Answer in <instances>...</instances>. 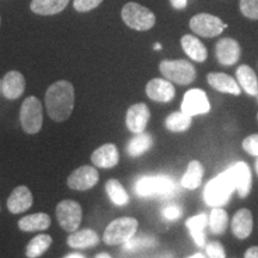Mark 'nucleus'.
Instances as JSON below:
<instances>
[{"instance_id": "1", "label": "nucleus", "mask_w": 258, "mask_h": 258, "mask_svg": "<svg viewBox=\"0 0 258 258\" xmlns=\"http://www.w3.org/2000/svg\"><path fill=\"white\" fill-rule=\"evenodd\" d=\"M46 105L53 121H66L74 108V88L67 80H59L49 86L46 92Z\"/></svg>"}, {"instance_id": "2", "label": "nucleus", "mask_w": 258, "mask_h": 258, "mask_svg": "<svg viewBox=\"0 0 258 258\" xmlns=\"http://www.w3.org/2000/svg\"><path fill=\"white\" fill-rule=\"evenodd\" d=\"M234 190L235 184L227 169L207 183L203 190V200L209 207H222L231 199Z\"/></svg>"}, {"instance_id": "3", "label": "nucleus", "mask_w": 258, "mask_h": 258, "mask_svg": "<svg viewBox=\"0 0 258 258\" xmlns=\"http://www.w3.org/2000/svg\"><path fill=\"white\" fill-rule=\"evenodd\" d=\"M138 220L134 218H118L105 228L103 240L106 245L124 244L133 238L138 230Z\"/></svg>"}, {"instance_id": "4", "label": "nucleus", "mask_w": 258, "mask_h": 258, "mask_svg": "<svg viewBox=\"0 0 258 258\" xmlns=\"http://www.w3.org/2000/svg\"><path fill=\"white\" fill-rule=\"evenodd\" d=\"M122 19L129 28L138 31H147L156 24V16L153 12L137 3H128L123 6Z\"/></svg>"}, {"instance_id": "5", "label": "nucleus", "mask_w": 258, "mask_h": 258, "mask_svg": "<svg viewBox=\"0 0 258 258\" xmlns=\"http://www.w3.org/2000/svg\"><path fill=\"white\" fill-rule=\"evenodd\" d=\"M159 70L169 82L178 85H189L196 77L195 67L186 60H164L159 64Z\"/></svg>"}, {"instance_id": "6", "label": "nucleus", "mask_w": 258, "mask_h": 258, "mask_svg": "<svg viewBox=\"0 0 258 258\" xmlns=\"http://www.w3.org/2000/svg\"><path fill=\"white\" fill-rule=\"evenodd\" d=\"M21 123L27 134L34 135L41 131L43 123V110L42 104L36 97L30 96L23 102L21 108Z\"/></svg>"}, {"instance_id": "7", "label": "nucleus", "mask_w": 258, "mask_h": 258, "mask_svg": "<svg viewBox=\"0 0 258 258\" xmlns=\"http://www.w3.org/2000/svg\"><path fill=\"white\" fill-rule=\"evenodd\" d=\"M175 190V183L166 176H145L135 184V192L141 198L166 196Z\"/></svg>"}, {"instance_id": "8", "label": "nucleus", "mask_w": 258, "mask_h": 258, "mask_svg": "<svg viewBox=\"0 0 258 258\" xmlns=\"http://www.w3.org/2000/svg\"><path fill=\"white\" fill-rule=\"evenodd\" d=\"M56 218L61 227L67 232H76L83 218L82 206L73 200H63L56 206Z\"/></svg>"}, {"instance_id": "9", "label": "nucleus", "mask_w": 258, "mask_h": 258, "mask_svg": "<svg viewBox=\"0 0 258 258\" xmlns=\"http://www.w3.org/2000/svg\"><path fill=\"white\" fill-rule=\"evenodd\" d=\"M189 24L191 30L202 37L219 36L224 31V29L227 28V24L222 23L220 18L208 14H200L194 16L190 19Z\"/></svg>"}, {"instance_id": "10", "label": "nucleus", "mask_w": 258, "mask_h": 258, "mask_svg": "<svg viewBox=\"0 0 258 258\" xmlns=\"http://www.w3.org/2000/svg\"><path fill=\"white\" fill-rule=\"evenodd\" d=\"M209 110H211V103L208 101V97L203 90L200 89L189 90L180 104V111L191 117L196 115L207 114Z\"/></svg>"}, {"instance_id": "11", "label": "nucleus", "mask_w": 258, "mask_h": 258, "mask_svg": "<svg viewBox=\"0 0 258 258\" xmlns=\"http://www.w3.org/2000/svg\"><path fill=\"white\" fill-rule=\"evenodd\" d=\"M99 179L98 171L93 166L84 165L78 167L71 173L67 178V184L71 189L79 190V191H85L93 188Z\"/></svg>"}, {"instance_id": "12", "label": "nucleus", "mask_w": 258, "mask_h": 258, "mask_svg": "<svg viewBox=\"0 0 258 258\" xmlns=\"http://www.w3.org/2000/svg\"><path fill=\"white\" fill-rule=\"evenodd\" d=\"M232 178L235 184V190L238 191L239 198L245 199L251 191V184H252V175L249 165L244 161H238L228 167Z\"/></svg>"}, {"instance_id": "13", "label": "nucleus", "mask_w": 258, "mask_h": 258, "mask_svg": "<svg viewBox=\"0 0 258 258\" xmlns=\"http://www.w3.org/2000/svg\"><path fill=\"white\" fill-rule=\"evenodd\" d=\"M150 117L151 112L148 106L144 103H138L128 109L127 115H125V124L132 133L140 134L145 132Z\"/></svg>"}, {"instance_id": "14", "label": "nucleus", "mask_w": 258, "mask_h": 258, "mask_svg": "<svg viewBox=\"0 0 258 258\" xmlns=\"http://www.w3.org/2000/svg\"><path fill=\"white\" fill-rule=\"evenodd\" d=\"M240 53L239 43L230 37L221 38L215 47L217 59L224 66H232V64L237 63L240 57Z\"/></svg>"}, {"instance_id": "15", "label": "nucleus", "mask_w": 258, "mask_h": 258, "mask_svg": "<svg viewBox=\"0 0 258 258\" xmlns=\"http://www.w3.org/2000/svg\"><path fill=\"white\" fill-rule=\"evenodd\" d=\"M146 93L152 101L167 103L175 97V88L167 79L154 78L146 85Z\"/></svg>"}, {"instance_id": "16", "label": "nucleus", "mask_w": 258, "mask_h": 258, "mask_svg": "<svg viewBox=\"0 0 258 258\" xmlns=\"http://www.w3.org/2000/svg\"><path fill=\"white\" fill-rule=\"evenodd\" d=\"M25 79L18 71H10L2 79V93L8 99H17L23 95Z\"/></svg>"}, {"instance_id": "17", "label": "nucleus", "mask_w": 258, "mask_h": 258, "mask_svg": "<svg viewBox=\"0 0 258 258\" xmlns=\"http://www.w3.org/2000/svg\"><path fill=\"white\" fill-rule=\"evenodd\" d=\"M32 202H34V199H32L30 189L25 185H19L10 195L8 209L12 214H21L31 207Z\"/></svg>"}, {"instance_id": "18", "label": "nucleus", "mask_w": 258, "mask_h": 258, "mask_svg": "<svg viewBox=\"0 0 258 258\" xmlns=\"http://www.w3.org/2000/svg\"><path fill=\"white\" fill-rule=\"evenodd\" d=\"M118 160H120V154H118L117 148L114 144L102 145L91 156L93 165L102 167V169H111V167L117 165Z\"/></svg>"}, {"instance_id": "19", "label": "nucleus", "mask_w": 258, "mask_h": 258, "mask_svg": "<svg viewBox=\"0 0 258 258\" xmlns=\"http://www.w3.org/2000/svg\"><path fill=\"white\" fill-rule=\"evenodd\" d=\"M252 214L249 209H240L234 214L231 222L232 232L238 239H246L252 232Z\"/></svg>"}, {"instance_id": "20", "label": "nucleus", "mask_w": 258, "mask_h": 258, "mask_svg": "<svg viewBox=\"0 0 258 258\" xmlns=\"http://www.w3.org/2000/svg\"><path fill=\"white\" fill-rule=\"evenodd\" d=\"M208 84L213 89H215L219 92L230 93V95L238 96L240 95V86L232 77L225 73H209L207 76Z\"/></svg>"}, {"instance_id": "21", "label": "nucleus", "mask_w": 258, "mask_h": 258, "mask_svg": "<svg viewBox=\"0 0 258 258\" xmlns=\"http://www.w3.org/2000/svg\"><path fill=\"white\" fill-rule=\"evenodd\" d=\"M180 44H182V48L184 49L186 55L196 62H203L207 59V48L198 37L192 36V35H184L180 38Z\"/></svg>"}, {"instance_id": "22", "label": "nucleus", "mask_w": 258, "mask_h": 258, "mask_svg": "<svg viewBox=\"0 0 258 258\" xmlns=\"http://www.w3.org/2000/svg\"><path fill=\"white\" fill-rule=\"evenodd\" d=\"M99 243L98 234L93 230L85 228L82 231H76L67 238V244L73 249H88L96 246Z\"/></svg>"}, {"instance_id": "23", "label": "nucleus", "mask_w": 258, "mask_h": 258, "mask_svg": "<svg viewBox=\"0 0 258 258\" xmlns=\"http://www.w3.org/2000/svg\"><path fill=\"white\" fill-rule=\"evenodd\" d=\"M235 76H237L239 86L247 95H258V79L256 73H254V71L251 67L246 66V64H241V66L238 67Z\"/></svg>"}, {"instance_id": "24", "label": "nucleus", "mask_w": 258, "mask_h": 258, "mask_svg": "<svg viewBox=\"0 0 258 258\" xmlns=\"http://www.w3.org/2000/svg\"><path fill=\"white\" fill-rule=\"evenodd\" d=\"M50 218L46 213L27 215L18 221V228L23 232L46 231L50 226Z\"/></svg>"}, {"instance_id": "25", "label": "nucleus", "mask_w": 258, "mask_h": 258, "mask_svg": "<svg viewBox=\"0 0 258 258\" xmlns=\"http://www.w3.org/2000/svg\"><path fill=\"white\" fill-rule=\"evenodd\" d=\"M208 224V217L205 213L195 215V217L189 218L186 220L185 225L188 227V230L191 234L192 239L195 240V243L198 246L203 247L206 245V234H205V228Z\"/></svg>"}, {"instance_id": "26", "label": "nucleus", "mask_w": 258, "mask_h": 258, "mask_svg": "<svg viewBox=\"0 0 258 258\" xmlns=\"http://www.w3.org/2000/svg\"><path fill=\"white\" fill-rule=\"evenodd\" d=\"M69 3L70 0H32L30 9L37 15L51 16L63 11Z\"/></svg>"}, {"instance_id": "27", "label": "nucleus", "mask_w": 258, "mask_h": 258, "mask_svg": "<svg viewBox=\"0 0 258 258\" xmlns=\"http://www.w3.org/2000/svg\"><path fill=\"white\" fill-rule=\"evenodd\" d=\"M203 177V166L198 160L190 161L188 169H186L184 176L180 179V184L183 188L194 190L199 188L202 182Z\"/></svg>"}, {"instance_id": "28", "label": "nucleus", "mask_w": 258, "mask_h": 258, "mask_svg": "<svg viewBox=\"0 0 258 258\" xmlns=\"http://www.w3.org/2000/svg\"><path fill=\"white\" fill-rule=\"evenodd\" d=\"M51 243H53V239H51L50 235L38 234L29 241L27 249H25V254L28 258L40 257L49 249Z\"/></svg>"}, {"instance_id": "29", "label": "nucleus", "mask_w": 258, "mask_h": 258, "mask_svg": "<svg viewBox=\"0 0 258 258\" xmlns=\"http://www.w3.org/2000/svg\"><path fill=\"white\" fill-rule=\"evenodd\" d=\"M152 137L143 132V133L137 134V137H134L129 141L127 145V153L131 157H139L145 152H147L151 146H152Z\"/></svg>"}, {"instance_id": "30", "label": "nucleus", "mask_w": 258, "mask_h": 258, "mask_svg": "<svg viewBox=\"0 0 258 258\" xmlns=\"http://www.w3.org/2000/svg\"><path fill=\"white\" fill-rule=\"evenodd\" d=\"M105 191L109 199L116 206H125L129 202V196L117 179H109L105 184Z\"/></svg>"}, {"instance_id": "31", "label": "nucleus", "mask_w": 258, "mask_h": 258, "mask_svg": "<svg viewBox=\"0 0 258 258\" xmlns=\"http://www.w3.org/2000/svg\"><path fill=\"white\" fill-rule=\"evenodd\" d=\"M208 225L214 234H224L228 226V215L221 207H214L208 217Z\"/></svg>"}, {"instance_id": "32", "label": "nucleus", "mask_w": 258, "mask_h": 258, "mask_svg": "<svg viewBox=\"0 0 258 258\" xmlns=\"http://www.w3.org/2000/svg\"><path fill=\"white\" fill-rule=\"evenodd\" d=\"M191 116H188L183 111H176L167 116L165 125L169 131L179 133V132L186 131L191 124Z\"/></svg>"}, {"instance_id": "33", "label": "nucleus", "mask_w": 258, "mask_h": 258, "mask_svg": "<svg viewBox=\"0 0 258 258\" xmlns=\"http://www.w3.org/2000/svg\"><path fill=\"white\" fill-rule=\"evenodd\" d=\"M156 244V239L152 237H147V235H140V237L131 238L127 243L123 244V249L125 251H134L143 249V247L152 246Z\"/></svg>"}, {"instance_id": "34", "label": "nucleus", "mask_w": 258, "mask_h": 258, "mask_svg": "<svg viewBox=\"0 0 258 258\" xmlns=\"http://www.w3.org/2000/svg\"><path fill=\"white\" fill-rule=\"evenodd\" d=\"M240 11L246 18L258 19V0H240Z\"/></svg>"}, {"instance_id": "35", "label": "nucleus", "mask_w": 258, "mask_h": 258, "mask_svg": "<svg viewBox=\"0 0 258 258\" xmlns=\"http://www.w3.org/2000/svg\"><path fill=\"white\" fill-rule=\"evenodd\" d=\"M206 252L209 258H226L224 246L219 241H211L206 245Z\"/></svg>"}, {"instance_id": "36", "label": "nucleus", "mask_w": 258, "mask_h": 258, "mask_svg": "<svg viewBox=\"0 0 258 258\" xmlns=\"http://www.w3.org/2000/svg\"><path fill=\"white\" fill-rule=\"evenodd\" d=\"M243 148L250 156L258 157V134H252L243 141Z\"/></svg>"}, {"instance_id": "37", "label": "nucleus", "mask_w": 258, "mask_h": 258, "mask_svg": "<svg viewBox=\"0 0 258 258\" xmlns=\"http://www.w3.org/2000/svg\"><path fill=\"white\" fill-rule=\"evenodd\" d=\"M103 0H74L73 6L79 12H89L96 9Z\"/></svg>"}, {"instance_id": "38", "label": "nucleus", "mask_w": 258, "mask_h": 258, "mask_svg": "<svg viewBox=\"0 0 258 258\" xmlns=\"http://www.w3.org/2000/svg\"><path fill=\"white\" fill-rule=\"evenodd\" d=\"M161 214H163V217L165 218L166 220H177V219L182 215V208H180L178 205H169L163 209Z\"/></svg>"}, {"instance_id": "39", "label": "nucleus", "mask_w": 258, "mask_h": 258, "mask_svg": "<svg viewBox=\"0 0 258 258\" xmlns=\"http://www.w3.org/2000/svg\"><path fill=\"white\" fill-rule=\"evenodd\" d=\"M170 3L176 10H184L188 5V0H170Z\"/></svg>"}, {"instance_id": "40", "label": "nucleus", "mask_w": 258, "mask_h": 258, "mask_svg": "<svg viewBox=\"0 0 258 258\" xmlns=\"http://www.w3.org/2000/svg\"><path fill=\"white\" fill-rule=\"evenodd\" d=\"M244 258H258V246H252L246 250Z\"/></svg>"}, {"instance_id": "41", "label": "nucleus", "mask_w": 258, "mask_h": 258, "mask_svg": "<svg viewBox=\"0 0 258 258\" xmlns=\"http://www.w3.org/2000/svg\"><path fill=\"white\" fill-rule=\"evenodd\" d=\"M64 258H85L83 256V254H80V253H71V254H69V256H66Z\"/></svg>"}, {"instance_id": "42", "label": "nucleus", "mask_w": 258, "mask_h": 258, "mask_svg": "<svg viewBox=\"0 0 258 258\" xmlns=\"http://www.w3.org/2000/svg\"><path fill=\"white\" fill-rule=\"evenodd\" d=\"M188 258H206V256L203 253H195V254H192V256H190V257H188Z\"/></svg>"}, {"instance_id": "43", "label": "nucleus", "mask_w": 258, "mask_h": 258, "mask_svg": "<svg viewBox=\"0 0 258 258\" xmlns=\"http://www.w3.org/2000/svg\"><path fill=\"white\" fill-rule=\"evenodd\" d=\"M96 258H111V257L109 256L108 253H99V254H97Z\"/></svg>"}, {"instance_id": "44", "label": "nucleus", "mask_w": 258, "mask_h": 258, "mask_svg": "<svg viewBox=\"0 0 258 258\" xmlns=\"http://www.w3.org/2000/svg\"><path fill=\"white\" fill-rule=\"evenodd\" d=\"M154 49H156V50H160V49H161V44H160V43H156V44H154Z\"/></svg>"}, {"instance_id": "45", "label": "nucleus", "mask_w": 258, "mask_h": 258, "mask_svg": "<svg viewBox=\"0 0 258 258\" xmlns=\"http://www.w3.org/2000/svg\"><path fill=\"white\" fill-rule=\"evenodd\" d=\"M256 172H257V175H258V158H257V160H256Z\"/></svg>"}, {"instance_id": "46", "label": "nucleus", "mask_w": 258, "mask_h": 258, "mask_svg": "<svg viewBox=\"0 0 258 258\" xmlns=\"http://www.w3.org/2000/svg\"><path fill=\"white\" fill-rule=\"evenodd\" d=\"M0 95H2V79H0Z\"/></svg>"}, {"instance_id": "47", "label": "nucleus", "mask_w": 258, "mask_h": 258, "mask_svg": "<svg viewBox=\"0 0 258 258\" xmlns=\"http://www.w3.org/2000/svg\"><path fill=\"white\" fill-rule=\"evenodd\" d=\"M163 258H172L171 256H166V257H163Z\"/></svg>"}, {"instance_id": "48", "label": "nucleus", "mask_w": 258, "mask_h": 258, "mask_svg": "<svg viewBox=\"0 0 258 258\" xmlns=\"http://www.w3.org/2000/svg\"><path fill=\"white\" fill-rule=\"evenodd\" d=\"M257 117H258V116H257Z\"/></svg>"}, {"instance_id": "49", "label": "nucleus", "mask_w": 258, "mask_h": 258, "mask_svg": "<svg viewBox=\"0 0 258 258\" xmlns=\"http://www.w3.org/2000/svg\"><path fill=\"white\" fill-rule=\"evenodd\" d=\"M257 96H258V95H257Z\"/></svg>"}]
</instances>
